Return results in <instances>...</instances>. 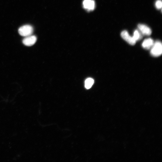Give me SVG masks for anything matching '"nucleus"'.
<instances>
[{"mask_svg": "<svg viewBox=\"0 0 162 162\" xmlns=\"http://www.w3.org/2000/svg\"><path fill=\"white\" fill-rule=\"evenodd\" d=\"M162 53V46L161 43L157 41L154 43L151 48L150 54L154 57H158L161 55Z\"/></svg>", "mask_w": 162, "mask_h": 162, "instance_id": "f257e3e1", "label": "nucleus"}, {"mask_svg": "<svg viewBox=\"0 0 162 162\" xmlns=\"http://www.w3.org/2000/svg\"><path fill=\"white\" fill-rule=\"evenodd\" d=\"M33 27L30 25L23 26L19 28V32L22 36L27 37L31 35L33 33Z\"/></svg>", "mask_w": 162, "mask_h": 162, "instance_id": "f03ea898", "label": "nucleus"}, {"mask_svg": "<svg viewBox=\"0 0 162 162\" xmlns=\"http://www.w3.org/2000/svg\"><path fill=\"white\" fill-rule=\"evenodd\" d=\"M122 37L128 43L131 45H134L136 41L133 38V37H131L126 31H122L121 34Z\"/></svg>", "mask_w": 162, "mask_h": 162, "instance_id": "7ed1b4c3", "label": "nucleus"}, {"mask_svg": "<svg viewBox=\"0 0 162 162\" xmlns=\"http://www.w3.org/2000/svg\"><path fill=\"white\" fill-rule=\"evenodd\" d=\"M37 37L35 36H30L26 37L23 41V43L25 46H28L34 45L37 41Z\"/></svg>", "mask_w": 162, "mask_h": 162, "instance_id": "20e7f679", "label": "nucleus"}, {"mask_svg": "<svg viewBox=\"0 0 162 162\" xmlns=\"http://www.w3.org/2000/svg\"><path fill=\"white\" fill-rule=\"evenodd\" d=\"M138 28L139 31L143 35L148 36L152 34L150 28L145 25L139 24Z\"/></svg>", "mask_w": 162, "mask_h": 162, "instance_id": "39448f33", "label": "nucleus"}, {"mask_svg": "<svg viewBox=\"0 0 162 162\" xmlns=\"http://www.w3.org/2000/svg\"><path fill=\"white\" fill-rule=\"evenodd\" d=\"M83 5L84 8L88 11H93L95 7V3L94 0H84Z\"/></svg>", "mask_w": 162, "mask_h": 162, "instance_id": "423d86ee", "label": "nucleus"}, {"mask_svg": "<svg viewBox=\"0 0 162 162\" xmlns=\"http://www.w3.org/2000/svg\"><path fill=\"white\" fill-rule=\"evenodd\" d=\"M154 43V41L153 40L149 38L145 40L142 45L144 49L149 50L152 48Z\"/></svg>", "mask_w": 162, "mask_h": 162, "instance_id": "0eeeda50", "label": "nucleus"}, {"mask_svg": "<svg viewBox=\"0 0 162 162\" xmlns=\"http://www.w3.org/2000/svg\"><path fill=\"white\" fill-rule=\"evenodd\" d=\"M94 83V80L93 79L91 78L87 79L85 82V88L87 89H90L91 87Z\"/></svg>", "mask_w": 162, "mask_h": 162, "instance_id": "6e6552de", "label": "nucleus"}, {"mask_svg": "<svg viewBox=\"0 0 162 162\" xmlns=\"http://www.w3.org/2000/svg\"><path fill=\"white\" fill-rule=\"evenodd\" d=\"M143 35L138 30H136L134 33L133 38L136 41L140 40L143 37Z\"/></svg>", "mask_w": 162, "mask_h": 162, "instance_id": "1a4fd4ad", "label": "nucleus"}, {"mask_svg": "<svg viewBox=\"0 0 162 162\" xmlns=\"http://www.w3.org/2000/svg\"><path fill=\"white\" fill-rule=\"evenodd\" d=\"M155 6L156 8L158 10L161 8L162 7V3L161 0H158L155 3Z\"/></svg>", "mask_w": 162, "mask_h": 162, "instance_id": "9d476101", "label": "nucleus"}]
</instances>
